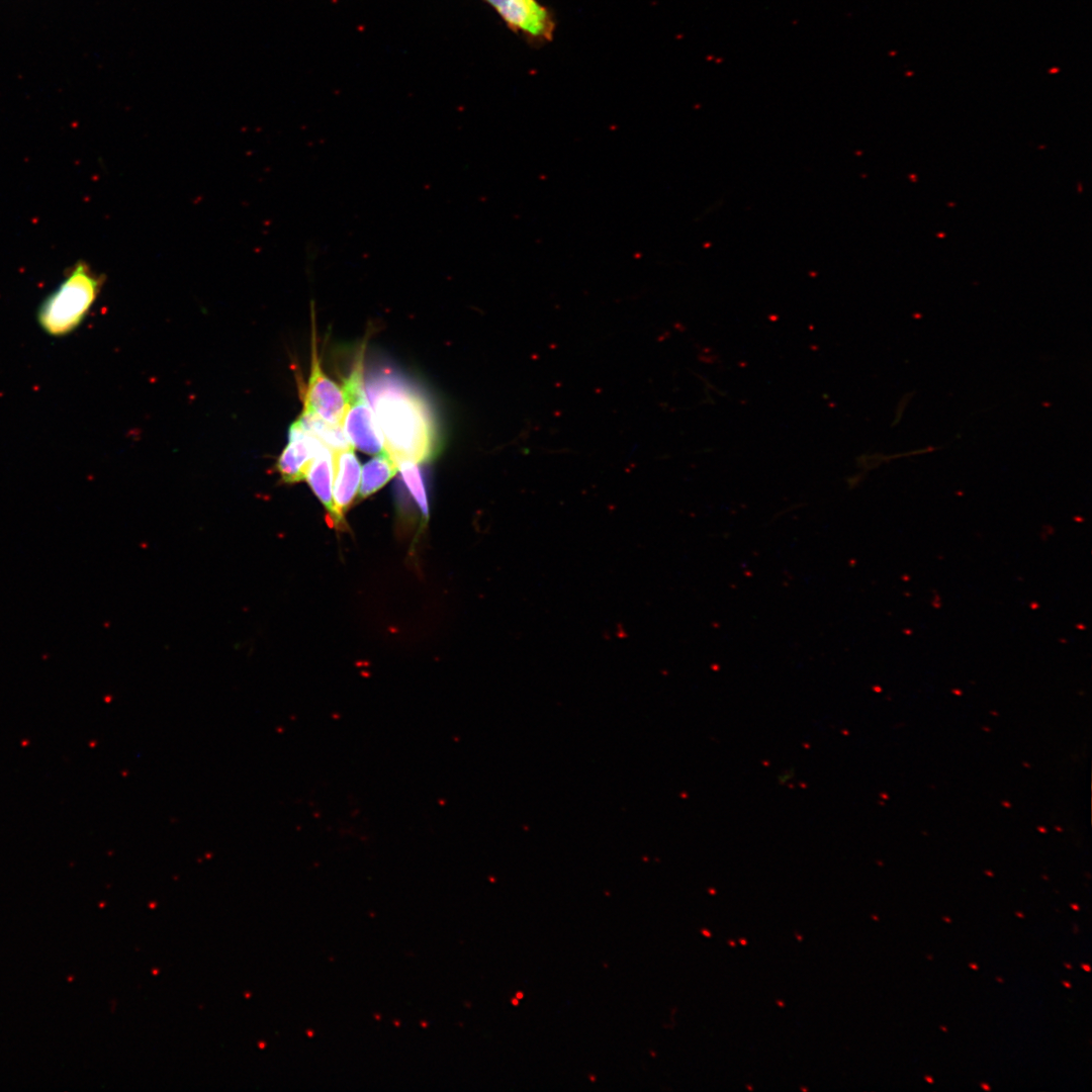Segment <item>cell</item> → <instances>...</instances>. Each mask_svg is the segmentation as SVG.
<instances>
[{"instance_id":"10","label":"cell","mask_w":1092,"mask_h":1092,"mask_svg":"<svg viewBox=\"0 0 1092 1092\" xmlns=\"http://www.w3.org/2000/svg\"><path fill=\"white\" fill-rule=\"evenodd\" d=\"M398 472V467L392 458L385 453L377 454L362 468L359 486L360 498H365L390 480Z\"/></svg>"},{"instance_id":"8","label":"cell","mask_w":1092,"mask_h":1092,"mask_svg":"<svg viewBox=\"0 0 1092 1092\" xmlns=\"http://www.w3.org/2000/svg\"><path fill=\"white\" fill-rule=\"evenodd\" d=\"M313 493L325 506L329 513L331 525L334 522L333 481L334 460L333 452L324 446L311 460L305 474V478Z\"/></svg>"},{"instance_id":"9","label":"cell","mask_w":1092,"mask_h":1092,"mask_svg":"<svg viewBox=\"0 0 1092 1092\" xmlns=\"http://www.w3.org/2000/svg\"><path fill=\"white\" fill-rule=\"evenodd\" d=\"M302 429L318 439L332 452L354 448L349 442L342 425H334L311 410L303 406L296 420Z\"/></svg>"},{"instance_id":"14","label":"cell","mask_w":1092,"mask_h":1092,"mask_svg":"<svg viewBox=\"0 0 1092 1092\" xmlns=\"http://www.w3.org/2000/svg\"><path fill=\"white\" fill-rule=\"evenodd\" d=\"M588 1079H589V1080H590L592 1082H595V1081H596V1077H595V1075H590V1074H589V1075H588Z\"/></svg>"},{"instance_id":"13","label":"cell","mask_w":1092,"mask_h":1092,"mask_svg":"<svg viewBox=\"0 0 1092 1092\" xmlns=\"http://www.w3.org/2000/svg\"><path fill=\"white\" fill-rule=\"evenodd\" d=\"M511 1002H512V1004H513L514 1006H518V1005H519V999H518V998H516V997H515V998H513V999L511 1000Z\"/></svg>"},{"instance_id":"7","label":"cell","mask_w":1092,"mask_h":1092,"mask_svg":"<svg viewBox=\"0 0 1092 1092\" xmlns=\"http://www.w3.org/2000/svg\"><path fill=\"white\" fill-rule=\"evenodd\" d=\"M334 460V522L341 526L344 513L353 504L359 491L361 467L354 453V448L333 452Z\"/></svg>"},{"instance_id":"4","label":"cell","mask_w":1092,"mask_h":1092,"mask_svg":"<svg viewBox=\"0 0 1092 1092\" xmlns=\"http://www.w3.org/2000/svg\"><path fill=\"white\" fill-rule=\"evenodd\" d=\"M506 26L534 48L550 42L556 29L553 11L538 0H481Z\"/></svg>"},{"instance_id":"6","label":"cell","mask_w":1092,"mask_h":1092,"mask_svg":"<svg viewBox=\"0 0 1092 1092\" xmlns=\"http://www.w3.org/2000/svg\"><path fill=\"white\" fill-rule=\"evenodd\" d=\"M325 445L304 431L297 421L288 431V443L279 455L275 468L284 483H296L305 478L306 470Z\"/></svg>"},{"instance_id":"5","label":"cell","mask_w":1092,"mask_h":1092,"mask_svg":"<svg viewBox=\"0 0 1092 1092\" xmlns=\"http://www.w3.org/2000/svg\"><path fill=\"white\" fill-rule=\"evenodd\" d=\"M303 404V406L311 410L325 421L334 425H342L346 407L344 391L322 370L314 337L312 339L310 375Z\"/></svg>"},{"instance_id":"2","label":"cell","mask_w":1092,"mask_h":1092,"mask_svg":"<svg viewBox=\"0 0 1092 1092\" xmlns=\"http://www.w3.org/2000/svg\"><path fill=\"white\" fill-rule=\"evenodd\" d=\"M103 281L89 264L78 261L41 302L37 311L41 329L55 337L73 332L95 302Z\"/></svg>"},{"instance_id":"15","label":"cell","mask_w":1092,"mask_h":1092,"mask_svg":"<svg viewBox=\"0 0 1092 1092\" xmlns=\"http://www.w3.org/2000/svg\"><path fill=\"white\" fill-rule=\"evenodd\" d=\"M650 1054L652 1057H656V1054H654L653 1051H651Z\"/></svg>"},{"instance_id":"3","label":"cell","mask_w":1092,"mask_h":1092,"mask_svg":"<svg viewBox=\"0 0 1092 1092\" xmlns=\"http://www.w3.org/2000/svg\"><path fill=\"white\" fill-rule=\"evenodd\" d=\"M363 352L355 360L342 386L346 407L342 421L345 434L354 448L367 454L385 453V446L376 417L365 393Z\"/></svg>"},{"instance_id":"11","label":"cell","mask_w":1092,"mask_h":1092,"mask_svg":"<svg viewBox=\"0 0 1092 1092\" xmlns=\"http://www.w3.org/2000/svg\"><path fill=\"white\" fill-rule=\"evenodd\" d=\"M396 465L398 467V471L401 474L402 480L404 481L407 489L410 490L416 504L418 505L421 514L423 515L424 519L427 520L429 516L428 500L423 482V477L419 469L418 463L408 460H401L396 462Z\"/></svg>"},{"instance_id":"12","label":"cell","mask_w":1092,"mask_h":1092,"mask_svg":"<svg viewBox=\"0 0 1092 1092\" xmlns=\"http://www.w3.org/2000/svg\"><path fill=\"white\" fill-rule=\"evenodd\" d=\"M515 997H516V998H518V999L520 1000V999H522V998L524 997V993H523L522 991H518V992L516 993V996H515Z\"/></svg>"},{"instance_id":"1","label":"cell","mask_w":1092,"mask_h":1092,"mask_svg":"<svg viewBox=\"0 0 1092 1092\" xmlns=\"http://www.w3.org/2000/svg\"><path fill=\"white\" fill-rule=\"evenodd\" d=\"M367 392L385 450L395 463L408 460L420 464L436 454V422L418 388L395 372L380 369L370 376Z\"/></svg>"}]
</instances>
